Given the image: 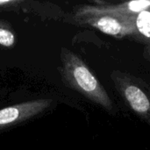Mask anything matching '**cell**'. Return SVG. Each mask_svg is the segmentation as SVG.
<instances>
[{"label": "cell", "mask_w": 150, "mask_h": 150, "mask_svg": "<svg viewBox=\"0 0 150 150\" xmlns=\"http://www.w3.org/2000/svg\"><path fill=\"white\" fill-rule=\"evenodd\" d=\"M111 80L127 107L150 127V83L120 70H113Z\"/></svg>", "instance_id": "2"}, {"label": "cell", "mask_w": 150, "mask_h": 150, "mask_svg": "<svg viewBox=\"0 0 150 150\" xmlns=\"http://www.w3.org/2000/svg\"><path fill=\"white\" fill-rule=\"evenodd\" d=\"M16 42V35L11 27L5 22L0 20V46L11 47Z\"/></svg>", "instance_id": "6"}, {"label": "cell", "mask_w": 150, "mask_h": 150, "mask_svg": "<svg viewBox=\"0 0 150 150\" xmlns=\"http://www.w3.org/2000/svg\"><path fill=\"white\" fill-rule=\"evenodd\" d=\"M145 54L147 56H149L150 59V40L146 43V50H145Z\"/></svg>", "instance_id": "7"}, {"label": "cell", "mask_w": 150, "mask_h": 150, "mask_svg": "<svg viewBox=\"0 0 150 150\" xmlns=\"http://www.w3.org/2000/svg\"><path fill=\"white\" fill-rule=\"evenodd\" d=\"M53 103V99L50 98H39L1 109L0 131L40 115L50 108Z\"/></svg>", "instance_id": "4"}, {"label": "cell", "mask_w": 150, "mask_h": 150, "mask_svg": "<svg viewBox=\"0 0 150 150\" xmlns=\"http://www.w3.org/2000/svg\"><path fill=\"white\" fill-rule=\"evenodd\" d=\"M150 8V1H131L123 3H108L96 1L93 4H82L75 8L73 17L86 14L105 13L119 16H137Z\"/></svg>", "instance_id": "5"}, {"label": "cell", "mask_w": 150, "mask_h": 150, "mask_svg": "<svg viewBox=\"0 0 150 150\" xmlns=\"http://www.w3.org/2000/svg\"><path fill=\"white\" fill-rule=\"evenodd\" d=\"M60 59L62 65L59 70L62 80L67 87L80 93L108 113L117 114L118 108L111 96L80 56L62 47Z\"/></svg>", "instance_id": "1"}, {"label": "cell", "mask_w": 150, "mask_h": 150, "mask_svg": "<svg viewBox=\"0 0 150 150\" xmlns=\"http://www.w3.org/2000/svg\"><path fill=\"white\" fill-rule=\"evenodd\" d=\"M12 4V2H9V1H0V5H2V4Z\"/></svg>", "instance_id": "8"}, {"label": "cell", "mask_w": 150, "mask_h": 150, "mask_svg": "<svg viewBox=\"0 0 150 150\" xmlns=\"http://www.w3.org/2000/svg\"><path fill=\"white\" fill-rule=\"evenodd\" d=\"M136 17L95 13L76 17L72 16V21L76 25L91 27L112 37L125 38L137 37Z\"/></svg>", "instance_id": "3"}]
</instances>
